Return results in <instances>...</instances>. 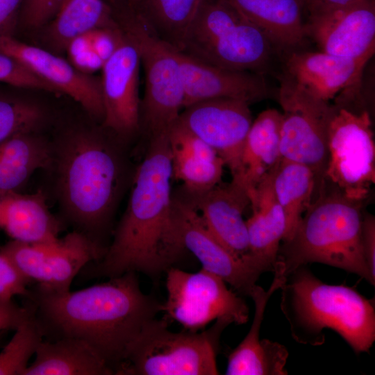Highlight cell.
<instances>
[{
  "instance_id": "6da1fadb",
  "label": "cell",
  "mask_w": 375,
  "mask_h": 375,
  "mask_svg": "<svg viewBox=\"0 0 375 375\" xmlns=\"http://www.w3.org/2000/svg\"><path fill=\"white\" fill-rule=\"evenodd\" d=\"M25 297L43 339L81 340L117 375L129 345L162 303L142 291L133 272L73 292L36 285Z\"/></svg>"
},
{
  "instance_id": "7a4b0ae2",
  "label": "cell",
  "mask_w": 375,
  "mask_h": 375,
  "mask_svg": "<svg viewBox=\"0 0 375 375\" xmlns=\"http://www.w3.org/2000/svg\"><path fill=\"white\" fill-rule=\"evenodd\" d=\"M169 135L149 139L133 181L126 209L103 257L88 271L92 277L141 272L156 278L183 252L174 226Z\"/></svg>"
},
{
  "instance_id": "3957f363",
  "label": "cell",
  "mask_w": 375,
  "mask_h": 375,
  "mask_svg": "<svg viewBox=\"0 0 375 375\" xmlns=\"http://www.w3.org/2000/svg\"><path fill=\"white\" fill-rule=\"evenodd\" d=\"M52 149L51 166L64 217L74 230L107 248L101 236L110 222L123 176L116 147L96 133L76 131Z\"/></svg>"
},
{
  "instance_id": "277c9868",
  "label": "cell",
  "mask_w": 375,
  "mask_h": 375,
  "mask_svg": "<svg viewBox=\"0 0 375 375\" xmlns=\"http://www.w3.org/2000/svg\"><path fill=\"white\" fill-rule=\"evenodd\" d=\"M306 265L286 276L281 287V309L298 343L321 346L325 329L337 333L356 353H367L375 341V306L352 288L329 285Z\"/></svg>"
},
{
  "instance_id": "5b68a950",
  "label": "cell",
  "mask_w": 375,
  "mask_h": 375,
  "mask_svg": "<svg viewBox=\"0 0 375 375\" xmlns=\"http://www.w3.org/2000/svg\"><path fill=\"white\" fill-rule=\"evenodd\" d=\"M362 203L348 199L323 179L294 234L280 244L276 263L285 276L317 262L355 274L374 286L375 278L362 251Z\"/></svg>"
},
{
  "instance_id": "8992f818",
  "label": "cell",
  "mask_w": 375,
  "mask_h": 375,
  "mask_svg": "<svg viewBox=\"0 0 375 375\" xmlns=\"http://www.w3.org/2000/svg\"><path fill=\"white\" fill-rule=\"evenodd\" d=\"M179 51L217 67L263 74L278 50L228 3L203 0Z\"/></svg>"
},
{
  "instance_id": "52a82bcc",
  "label": "cell",
  "mask_w": 375,
  "mask_h": 375,
  "mask_svg": "<svg viewBox=\"0 0 375 375\" xmlns=\"http://www.w3.org/2000/svg\"><path fill=\"white\" fill-rule=\"evenodd\" d=\"M231 322L219 319L209 328L173 332L165 319L147 322L129 345L117 375H217L223 331Z\"/></svg>"
},
{
  "instance_id": "ba28073f",
  "label": "cell",
  "mask_w": 375,
  "mask_h": 375,
  "mask_svg": "<svg viewBox=\"0 0 375 375\" xmlns=\"http://www.w3.org/2000/svg\"><path fill=\"white\" fill-rule=\"evenodd\" d=\"M135 44L144 72L140 130L149 139L169 135L184 104V89L176 49L162 40L141 13L121 27Z\"/></svg>"
},
{
  "instance_id": "9c48e42d",
  "label": "cell",
  "mask_w": 375,
  "mask_h": 375,
  "mask_svg": "<svg viewBox=\"0 0 375 375\" xmlns=\"http://www.w3.org/2000/svg\"><path fill=\"white\" fill-rule=\"evenodd\" d=\"M334 106L327 131L324 180L348 199L363 202L375 183V143L368 110Z\"/></svg>"
},
{
  "instance_id": "30bf717a",
  "label": "cell",
  "mask_w": 375,
  "mask_h": 375,
  "mask_svg": "<svg viewBox=\"0 0 375 375\" xmlns=\"http://www.w3.org/2000/svg\"><path fill=\"white\" fill-rule=\"evenodd\" d=\"M165 272L167 299L160 310L185 330L199 331L219 319L247 322L246 301L220 277L202 268L192 273L170 267Z\"/></svg>"
},
{
  "instance_id": "8fae6325",
  "label": "cell",
  "mask_w": 375,
  "mask_h": 375,
  "mask_svg": "<svg viewBox=\"0 0 375 375\" xmlns=\"http://www.w3.org/2000/svg\"><path fill=\"white\" fill-rule=\"evenodd\" d=\"M278 100L283 110L281 158L310 167L318 189L327 162V131L334 106L315 98L283 75Z\"/></svg>"
},
{
  "instance_id": "7c38bea8",
  "label": "cell",
  "mask_w": 375,
  "mask_h": 375,
  "mask_svg": "<svg viewBox=\"0 0 375 375\" xmlns=\"http://www.w3.org/2000/svg\"><path fill=\"white\" fill-rule=\"evenodd\" d=\"M106 249L74 230L51 241L29 243L12 240L0 251L31 283L46 290L64 292L70 290L81 269L100 260Z\"/></svg>"
},
{
  "instance_id": "4fadbf2b",
  "label": "cell",
  "mask_w": 375,
  "mask_h": 375,
  "mask_svg": "<svg viewBox=\"0 0 375 375\" xmlns=\"http://www.w3.org/2000/svg\"><path fill=\"white\" fill-rule=\"evenodd\" d=\"M374 53L356 58L300 49L286 52L283 76L322 101L356 111L364 69Z\"/></svg>"
},
{
  "instance_id": "5bb4252c",
  "label": "cell",
  "mask_w": 375,
  "mask_h": 375,
  "mask_svg": "<svg viewBox=\"0 0 375 375\" xmlns=\"http://www.w3.org/2000/svg\"><path fill=\"white\" fill-rule=\"evenodd\" d=\"M247 102L215 98L192 103L176 123L210 146L230 169L232 181L240 174L241 158L253 119Z\"/></svg>"
},
{
  "instance_id": "9a60e30c",
  "label": "cell",
  "mask_w": 375,
  "mask_h": 375,
  "mask_svg": "<svg viewBox=\"0 0 375 375\" xmlns=\"http://www.w3.org/2000/svg\"><path fill=\"white\" fill-rule=\"evenodd\" d=\"M174 226L181 249L191 252L202 269L220 277L239 294L249 296L264 271L251 260L238 257L224 247L208 230L186 198L174 197Z\"/></svg>"
},
{
  "instance_id": "2e32d148",
  "label": "cell",
  "mask_w": 375,
  "mask_h": 375,
  "mask_svg": "<svg viewBox=\"0 0 375 375\" xmlns=\"http://www.w3.org/2000/svg\"><path fill=\"white\" fill-rule=\"evenodd\" d=\"M140 65L136 46L123 32L117 49L103 65L101 82L103 126L124 140L140 131Z\"/></svg>"
},
{
  "instance_id": "e0dca14e",
  "label": "cell",
  "mask_w": 375,
  "mask_h": 375,
  "mask_svg": "<svg viewBox=\"0 0 375 375\" xmlns=\"http://www.w3.org/2000/svg\"><path fill=\"white\" fill-rule=\"evenodd\" d=\"M0 53L14 58L58 93L72 97L90 115L103 120L101 80L80 72L63 58L24 43L14 36H0Z\"/></svg>"
},
{
  "instance_id": "ac0fdd59",
  "label": "cell",
  "mask_w": 375,
  "mask_h": 375,
  "mask_svg": "<svg viewBox=\"0 0 375 375\" xmlns=\"http://www.w3.org/2000/svg\"><path fill=\"white\" fill-rule=\"evenodd\" d=\"M321 51L356 58L375 51V0H356L306 21Z\"/></svg>"
},
{
  "instance_id": "d6986e66",
  "label": "cell",
  "mask_w": 375,
  "mask_h": 375,
  "mask_svg": "<svg viewBox=\"0 0 375 375\" xmlns=\"http://www.w3.org/2000/svg\"><path fill=\"white\" fill-rule=\"evenodd\" d=\"M183 89V108L198 101L231 98L251 104L270 94L263 74L207 64L178 50Z\"/></svg>"
},
{
  "instance_id": "ffe728a7",
  "label": "cell",
  "mask_w": 375,
  "mask_h": 375,
  "mask_svg": "<svg viewBox=\"0 0 375 375\" xmlns=\"http://www.w3.org/2000/svg\"><path fill=\"white\" fill-rule=\"evenodd\" d=\"M274 279L268 288L255 285L249 296L254 303V315L249 331L242 342L227 356L226 375H286L288 358L286 347L269 339H260L261 324L267 303L285 280L282 269L276 265Z\"/></svg>"
},
{
  "instance_id": "44dd1931",
  "label": "cell",
  "mask_w": 375,
  "mask_h": 375,
  "mask_svg": "<svg viewBox=\"0 0 375 375\" xmlns=\"http://www.w3.org/2000/svg\"><path fill=\"white\" fill-rule=\"evenodd\" d=\"M186 199L195 208L208 230L224 247L262 269L249 253L243 213L250 201L242 188L233 182L219 183L206 192L187 194Z\"/></svg>"
},
{
  "instance_id": "7402d4cb",
  "label": "cell",
  "mask_w": 375,
  "mask_h": 375,
  "mask_svg": "<svg viewBox=\"0 0 375 375\" xmlns=\"http://www.w3.org/2000/svg\"><path fill=\"white\" fill-rule=\"evenodd\" d=\"M172 177L183 182L187 194L206 192L221 183L224 160L207 143L174 125L169 134Z\"/></svg>"
},
{
  "instance_id": "603a6c76",
  "label": "cell",
  "mask_w": 375,
  "mask_h": 375,
  "mask_svg": "<svg viewBox=\"0 0 375 375\" xmlns=\"http://www.w3.org/2000/svg\"><path fill=\"white\" fill-rule=\"evenodd\" d=\"M260 28L278 51L300 49L306 41L302 0H224Z\"/></svg>"
},
{
  "instance_id": "cb8c5ba5",
  "label": "cell",
  "mask_w": 375,
  "mask_h": 375,
  "mask_svg": "<svg viewBox=\"0 0 375 375\" xmlns=\"http://www.w3.org/2000/svg\"><path fill=\"white\" fill-rule=\"evenodd\" d=\"M282 113L276 109L260 112L252 122L244 142L238 179L250 200L258 186L274 170L281 158Z\"/></svg>"
},
{
  "instance_id": "d4e9b609",
  "label": "cell",
  "mask_w": 375,
  "mask_h": 375,
  "mask_svg": "<svg viewBox=\"0 0 375 375\" xmlns=\"http://www.w3.org/2000/svg\"><path fill=\"white\" fill-rule=\"evenodd\" d=\"M61 222L50 212L42 190L24 194L0 190V228L13 240L40 242L56 240Z\"/></svg>"
},
{
  "instance_id": "484cf974",
  "label": "cell",
  "mask_w": 375,
  "mask_h": 375,
  "mask_svg": "<svg viewBox=\"0 0 375 375\" xmlns=\"http://www.w3.org/2000/svg\"><path fill=\"white\" fill-rule=\"evenodd\" d=\"M271 176L258 186L250 200L252 215L246 220L250 256L265 272L274 271L287 234L286 219L274 194Z\"/></svg>"
},
{
  "instance_id": "4316f807",
  "label": "cell",
  "mask_w": 375,
  "mask_h": 375,
  "mask_svg": "<svg viewBox=\"0 0 375 375\" xmlns=\"http://www.w3.org/2000/svg\"><path fill=\"white\" fill-rule=\"evenodd\" d=\"M35 355L23 375L115 374L89 345L78 339H43Z\"/></svg>"
},
{
  "instance_id": "83f0119b",
  "label": "cell",
  "mask_w": 375,
  "mask_h": 375,
  "mask_svg": "<svg viewBox=\"0 0 375 375\" xmlns=\"http://www.w3.org/2000/svg\"><path fill=\"white\" fill-rule=\"evenodd\" d=\"M33 133L0 143V190H17L36 170L51 166L52 144Z\"/></svg>"
},
{
  "instance_id": "f1b7e54d",
  "label": "cell",
  "mask_w": 375,
  "mask_h": 375,
  "mask_svg": "<svg viewBox=\"0 0 375 375\" xmlns=\"http://www.w3.org/2000/svg\"><path fill=\"white\" fill-rule=\"evenodd\" d=\"M271 183L286 219L287 234L283 240L286 241L291 238L312 201L317 188L316 176L308 166L281 159L272 173Z\"/></svg>"
},
{
  "instance_id": "f546056e",
  "label": "cell",
  "mask_w": 375,
  "mask_h": 375,
  "mask_svg": "<svg viewBox=\"0 0 375 375\" xmlns=\"http://www.w3.org/2000/svg\"><path fill=\"white\" fill-rule=\"evenodd\" d=\"M54 17L49 38L58 51L66 50L73 39L93 30L119 27L103 0H68Z\"/></svg>"
},
{
  "instance_id": "4dcf8cb0",
  "label": "cell",
  "mask_w": 375,
  "mask_h": 375,
  "mask_svg": "<svg viewBox=\"0 0 375 375\" xmlns=\"http://www.w3.org/2000/svg\"><path fill=\"white\" fill-rule=\"evenodd\" d=\"M202 1L149 0L142 15L162 40L179 51Z\"/></svg>"
},
{
  "instance_id": "1f68e13d",
  "label": "cell",
  "mask_w": 375,
  "mask_h": 375,
  "mask_svg": "<svg viewBox=\"0 0 375 375\" xmlns=\"http://www.w3.org/2000/svg\"><path fill=\"white\" fill-rule=\"evenodd\" d=\"M14 331L12 338L0 352V375H23L43 340L31 310L30 317Z\"/></svg>"
},
{
  "instance_id": "d6a6232c",
  "label": "cell",
  "mask_w": 375,
  "mask_h": 375,
  "mask_svg": "<svg viewBox=\"0 0 375 375\" xmlns=\"http://www.w3.org/2000/svg\"><path fill=\"white\" fill-rule=\"evenodd\" d=\"M43 118L38 105L0 96V143L17 134L33 132Z\"/></svg>"
},
{
  "instance_id": "836d02e7",
  "label": "cell",
  "mask_w": 375,
  "mask_h": 375,
  "mask_svg": "<svg viewBox=\"0 0 375 375\" xmlns=\"http://www.w3.org/2000/svg\"><path fill=\"white\" fill-rule=\"evenodd\" d=\"M0 82L17 88L58 92L52 85L33 74L18 61L2 53H0Z\"/></svg>"
},
{
  "instance_id": "e575fe53",
  "label": "cell",
  "mask_w": 375,
  "mask_h": 375,
  "mask_svg": "<svg viewBox=\"0 0 375 375\" xmlns=\"http://www.w3.org/2000/svg\"><path fill=\"white\" fill-rule=\"evenodd\" d=\"M31 283L11 259L0 251V299L8 301L15 296L26 297Z\"/></svg>"
},
{
  "instance_id": "d590c367",
  "label": "cell",
  "mask_w": 375,
  "mask_h": 375,
  "mask_svg": "<svg viewBox=\"0 0 375 375\" xmlns=\"http://www.w3.org/2000/svg\"><path fill=\"white\" fill-rule=\"evenodd\" d=\"M68 0H22V19L28 27H39L55 17Z\"/></svg>"
},
{
  "instance_id": "8d00e7d4",
  "label": "cell",
  "mask_w": 375,
  "mask_h": 375,
  "mask_svg": "<svg viewBox=\"0 0 375 375\" xmlns=\"http://www.w3.org/2000/svg\"><path fill=\"white\" fill-rule=\"evenodd\" d=\"M31 315V310L26 306H19L12 301L0 299V332L16 329Z\"/></svg>"
},
{
  "instance_id": "74e56055",
  "label": "cell",
  "mask_w": 375,
  "mask_h": 375,
  "mask_svg": "<svg viewBox=\"0 0 375 375\" xmlns=\"http://www.w3.org/2000/svg\"><path fill=\"white\" fill-rule=\"evenodd\" d=\"M362 245L367 266L375 278V217L364 212L362 224Z\"/></svg>"
},
{
  "instance_id": "f35d334b",
  "label": "cell",
  "mask_w": 375,
  "mask_h": 375,
  "mask_svg": "<svg viewBox=\"0 0 375 375\" xmlns=\"http://www.w3.org/2000/svg\"><path fill=\"white\" fill-rule=\"evenodd\" d=\"M21 2L22 0H0V36H13Z\"/></svg>"
},
{
  "instance_id": "ab89813d",
  "label": "cell",
  "mask_w": 375,
  "mask_h": 375,
  "mask_svg": "<svg viewBox=\"0 0 375 375\" xmlns=\"http://www.w3.org/2000/svg\"><path fill=\"white\" fill-rule=\"evenodd\" d=\"M356 0H302L309 18L317 17L345 6Z\"/></svg>"
},
{
  "instance_id": "60d3db41",
  "label": "cell",
  "mask_w": 375,
  "mask_h": 375,
  "mask_svg": "<svg viewBox=\"0 0 375 375\" xmlns=\"http://www.w3.org/2000/svg\"><path fill=\"white\" fill-rule=\"evenodd\" d=\"M70 60L76 69L88 74L102 69L104 64V61L92 49L73 57Z\"/></svg>"
},
{
  "instance_id": "b9f144b4",
  "label": "cell",
  "mask_w": 375,
  "mask_h": 375,
  "mask_svg": "<svg viewBox=\"0 0 375 375\" xmlns=\"http://www.w3.org/2000/svg\"><path fill=\"white\" fill-rule=\"evenodd\" d=\"M135 1L142 2L146 5V3H147L149 0H135Z\"/></svg>"
}]
</instances>
